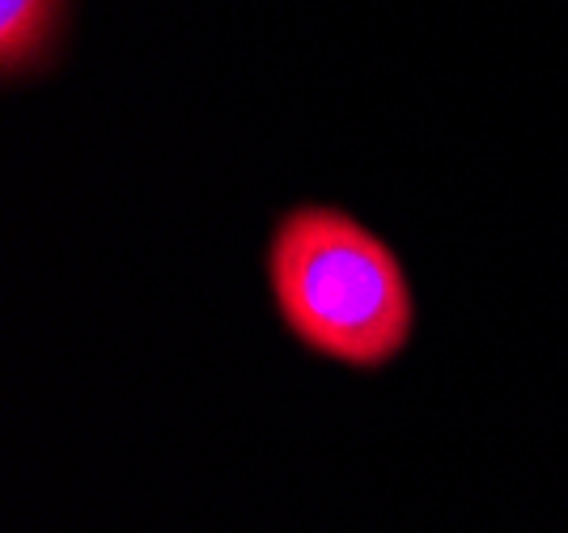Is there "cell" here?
Listing matches in <instances>:
<instances>
[{
    "label": "cell",
    "instance_id": "cell-2",
    "mask_svg": "<svg viewBox=\"0 0 568 533\" xmlns=\"http://www.w3.org/2000/svg\"><path fill=\"white\" fill-rule=\"evenodd\" d=\"M64 0H0V69L4 76L39 69L55 47Z\"/></svg>",
    "mask_w": 568,
    "mask_h": 533
},
{
    "label": "cell",
    "instance_id": "cell-1",
    "mask_svg": "<svg viewBox=\"0 0 568 533\" xmlns=\"http://www.w3.org/2000/svg\"><path fill=\"white\" fill-rule=\"evenodd\" d=\"M288 330L344 365H382L412 335V288L390 246L335 208L288 212L272 242Z\"/></svg>",
    "mask_w": 568,
    "mask_h": 533
}]
</instances>
